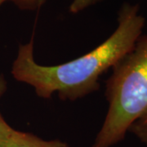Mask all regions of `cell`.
<instances>
[{
    "label": "cell",
    "instance_id": "1",
    "mask_svg": "<svg viewBox=\"0 0 147 147\" xmlns=\"http://www.w3.org/2000/svg\"><path fill=\"white\" fill-rule=\"evenodd\" d=\"M145 18L139 6L125 3L118 14V26L107 39L80 57L57 65H42L34 57V42L22 44L13 62L11 74L49 99L55 93L61 100H74L99 88L100 77L134 47L142 36Z\"/></svg>",
    "mask_w": 147,
    "mask_h": 147
},
{
    "label": "cell",
    "instance_id": "6",
    "mask_svg": "<svg viewBox=\"0 0 147 147\" xmlns=\"http://www.w3.org/2000/svg\"><path fill=\"white\" fill-rule=\"evenodd\" d=\"M7 1H11L23 10H36L40 8L47 0H0V6Z\"/></svg>",
    "mask_w": 147,
    "mask_h": 147
},
{
    "label": "cell",
    "instance_id": "5",
    "mask_svg": "<svg viewBox=\"0 0 147 147\" xmlns=\"http://www.w3.org/2000/svg\"><path fill=\"white\" fill-rule=\"evenodd\" d=\"M128 131H131L136 135L141 142L147 146V114L136 121L129 128Z\"/></svg>",
    "mask_w": 147,
    "mask_h": 147
},
{
    "label": "cell",
    "instance_id": "2",
    "mask_svg": "<svg viewBox=\"0 0 147 147\" xmlns=\"http://www.w3.org/2000/svg\"><path fill=\"white\" fill-rule=\"evenodd\" d=\"M109 109L92 147H110L123 141L127 131L147 114V35L113 67L106 82Z\"/></svg>",
    "mask_w": 147,
    "mask_h": 147
},
{
    "label": "cell",
    "instance_id": "3",
    "mask_svg": "<svg viewBox=\"0 0 147 147\" xmlns=\"http://www.w3.org/2000/svg\"><path fill=\"white\" fill-rule=\"evenodd\" d=\"M1 147H69L59 140L45 141L30 132L14 130Z\"/></svg>",
    "mask_w": 147,
    "mask_h": 147
},
{
    "label": "cell",
    "instance_id": "7",
    "mask_svg": "<svg viewBox=\"0 0 147 147\" xmlns=\"http://www.w3.org/2000/svg\"><path fill=\"white\" fill-rule=\"evenodd\" d=\"M101 1L103 0H73L69 5V11L72 14H77Z\"/></svg>",
    "mask_w": 147,
    "mask_h": 147
},
{
    "label": "cell",
    "instance_id": "4",
    "mask_svg": "<svg viewBox=\"0 0 147 147\" xmlns=\"http://www.w3.org/2000/svg\"><path fill=\"white\" fill-rule=\"evenodd\" d=\"M7 90V83L3 76V74H0V98L5 93ZM15 129H13L7 123L3 117L0 114V147L3 145V143L9 138L11 133Z\"/></svg>",
    "mask_w": 147,
    "mask_h": 147
}]
</instances>
